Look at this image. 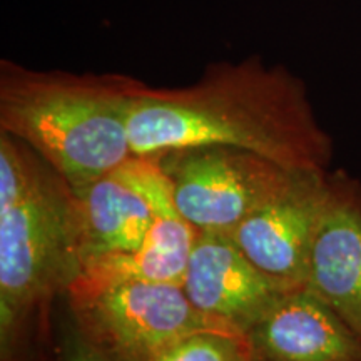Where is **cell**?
<instances>
[{
  "instance_id": "1",
  "label": "cell",
  "mask_w": 361,
  "mask_h": 361,
  "mask_svg": "<svg viewBox=\"0 0 361 361\" xmlns=\"http://www.w3.org/2000/svg\"><path fill=\"white\" fill-rule=\"evenodd\" d=\"M133 156L192 146L246 149L293 171H328L331 139L300 79L259 57L207 67L183 87L141 82L129 119Z\"/></svg>"
},
{
  "instance_id": "2",
  "label": "cell",
  "mask_w": 361,
  "mask_h": 361,
  "mask_svg": "<svg viewBox=\"0 0 361 361\" xmlns=\"http://www.w3.org/2000/svg\"><path fill=\"white\" fill-rule=\"evenodd\" d=\"M84 269L78 192L0 133V361H51L49 311Z\"/></svg>"
},
{
  "instance_id": "3",
  "label": "cell",
  "mask_w": 361,
  "mask_h": 361,
  "mask_svg": "<svg viewBox=\"0 0 361 361\" xmlns=\"http://www.w3.org/2000/svg\"><path fill=\"white\" fill-rule=\"evenodd\" d=\"M142 80L0 62V133L32 147L80 191L133 156L129 119Z\"/></svg>"
},
{
  "instance_id": "4",
  "label": "cell",
  "mask_w": 361,
  "mask_h": 361,
  "mask_svg": "<svg viewBox=\"0 0 361 361\" xmlns=\"http://www.w3.org/2000/svg\"><path fill=\"white\" fill-rule=\"evenodd\" d=\"M67 298L79 328L121 361H152L180 338L204 329L238 333L194 308L179 283L79 278Z\"/></svg>"
},
{
  "instance_id": "5",
  "label": "cell",
  "mask_w": 361,
  "mask_h": 361,
  "mask_svg": "<svg viewBox=\"0 0 361 361\" xmlns=\"http://www.w3.org/2000/svg\"><path fill=\"white\" fill-rule=\"evenodd\" d=\"M176 207L196 231L231 234L300 171L229 146H192L152 154Z\"/></svg>"
},
{
  "instance_id": "6",
  "label": "cell",
  "mask_w": 361,
  "mask_h": 361,
  "mask_svg": "<svg viewBox=\"0 0 361 361\" xmlns=\"http://www.w3.org/2000/svg\"><path fill=\"white\" fill-rule=\"evenodd\" d=\"M180 286L194 308L241 335L301 290L264 273L228 234L204 231L196 234Z\"/></svg>"
},
{
  "instance_id": "7",
  "label": "cell",
  "mask_w": 361,
  "mask_h": 361,
  "mask_svg": "<svg viewBox=\"0 0 361 361\" xmlns=\"http://www.w3.org/2000/svg\"><path fill=\"white\" fill-rule=\"evenodd\" d=\"M326 194L328 171H300L229 238L269 276L303 288Z\"/></svg>"
},
{
  "instance_id": "8",
  "label": "cell",
  "mask_w": 361,
  "mask_h": 361,
  "mask_svg": "<svg viewBox=\"0 0 361 361\" xmlns=\"http://www.w3.org/2000/svg\"><path fill=\"white\" fill-rule=\"evenodd\" d=\"M303 288L361 336V188L343 174H328Z\"/></svg>"
},
{
  "instance_id": "9",
  "label": "cell",
  "mask_w": 361,
  "mask_h": 361,
  "mask_svg": "<svg viewBox=\"0 0 361 361\" xmlns=\"http://www.w3.org/2000/svg\"><path fill=\"white\" fill-rule=\"evenodd\" d=\"M123 166L151 202L154 221L137 251L90 261L79 278L94 283L147 279L180 284L197 231L176 207L169 180L154 156H130Z\"/></svg>"
},
{
  "instance_id": "10",
  "label": "cell",
  "mask_w": 361,
  "mask_h": 361,
  "mask_svg": "<svg viewBox=\"0 0 361 361\" xmlns=\"http://www.w3.org/2000/svg\"><path fill=\"white\" fill-rule=\"evenodd\" d=\"M250 361H361V336L305 288L245 333Z\"/></svg>"
},
{
  "instance_id": "11",
  "label": "cell",
  "mask_w": 361,
  "mask_h": 361,
  "mask_svg": "<svg viewBox=\"0 0 361 361\" xmlns=\"http://www.w3.org/2000/svg\"><path fill=\"white\" fill-rule=\"evenodd\" d=\"M123 164L75 191L82 214L84 264L106 256L135 252L154 221L151 202Z\"/></svg>"
},
{
  "instance_id": "12",
  "label": "cell",
  "mask_w": 361,
  "mask_h": 361,
  "mask_svg": "<svg viewBox=\"0 0 361 361\" xmlns=\"http://www.w3.org/2000/svg\"><path fill=\"white\" fill-rule=\"evenodd\" d=\"M152 361H250L245 335L204 329L180 338Z\"/></svg>"
},
{
  "instance_id": "13",
  "label": "cell",
  "mask_w": 361,
  "mask_h": 361,
  "mask_svg": "<svg viewBox=\"0 0 361 361\" xmlns=\"http://www.w3.org/2000/svg\"><path fill=\"white\" fill-rule=\"evenodd\" d=\"M51 361H121L104 350L101 345L85 335L74 318L66 322L52 333Z\"/></svg>"
}]
</instances>
